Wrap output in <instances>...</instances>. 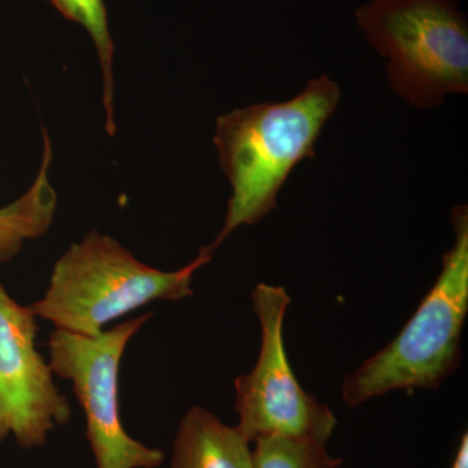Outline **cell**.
I'll use <instances>...</instances> for the list:
<instances>
[{"label":"cell","mask_w":468,"mask_h":468,"mask_svg":"<svg viewBox=\"0 0 468 468\" xmlns=\"http://www.w3.org/2000/svg\"><path fill=\"white\" fill-rule=\"evenodd\" d=\"M340 98L338 85L320 76L291 101L255 104L218 117L214 144L232 196L224 226L208 245L212 250L234 230L257 224L276 207L292 169L315 155L314 147Z\"/></svg>","instance_id":"cell-1"},{"label":"cell","mask_w":468,"mask_h":468,"mask_svg":"<svg viewBox=\"0 0 468 468\" xmlns=\"http://www.w3.org/2000/svg\"><path fill=\"white\" fill-rule=\"evenodd\" d=\"M214 252L206 246L186 266L165 272L138 261L112 237L92 230L57 261L48 291L30 309L57 331L95 337L113 320L150 302L192 295L194 275Z\"/></svg>","instance_id":"cell-2"},{"label":"cell","mask_w":468,"mask_h":468,"mask_svg":"<svg viewBox=\"0 0 468 468\" xmlns=\"http://www.w3.org/2000/svg\"><path fill=\"white\" fill-rule=\"evenodd\" d=\"M455 242L441 272L396 338L345 378L349 408L394 390L432 389L460 366L461 337L468 313V212H452Z\"/></svg>","instance_id":"cell-3"},{"label":"cell","mask_w":468,"mask_h":468,"mask_svg":"<svg viewBox=\"0 0 468 468\" xmlns=\"http://www.w3.org/2000/svg\"><path fill=\"white\" fill-rule=\"evenodd\" d=\"M356 20L410 103L431 109L468 91L467 20L455 0H371Z\"/></svg>","instance_id":"cell-4"},{"label":"cell","mask_w":468,"mask_h":468,"mask_svg":"<svg viewBox=\"0 0 468 468\" xmlns=\"http://www.w3.org/2000/svg\"><path fill=\"white\" fill-rule=\"evenodd\" d=\"M153 314H144L95 337L57 331L48 341L50 366L72 383L85 412L86 439L97 468H158L165 460L126 432L120 415V363L129 341Z\"/></svg>","instance_id":"cell-5"},{"label":"cell","mask_w":468,"mask_h":468,"mask_svg":"<svg viewBox=\"0 0 468 468\" xmlns=\"http://www.w3.org/2000/svg\"><path fill=\"white\" fill-rule=\"evenodd\" d=\"M261 343L254 369L234 381L239 428L250 442L268 436L310 437L328 442L337 426L332 410L303 390L284 344L291 297L282 286L260 284L251 294Z\"/></svg>","instance_id":"cell-6"},{"label":"cell","mask_w":468,"mask_h":468,"mask_svg":"<svg viewBox=\"0 0 468 468\" xmlns=\"http://www.w3.org/2000/svg\"><path fill=\"white\" fill-rule=\"evenodd\" d=\"M36 318L0 282V443L14 436L23 449L42 448L72 417L50 363L37 350Z\"/></svg>","instance_id":"cell-7"},{"label":"cell","mask_w":468,"mask_h":468,"mask_svg":"<svg viewBox=\"0 0 468 468\" xmlns=\"http://www.w3.org/2000/svg\"><path fill=\"white\" fill-rule=\"evenodd\" d=\"M250 443L239 428L193 406L178 427L171 468H254Z\"/></svg>","instance_id":"cell-8"},{"label":"cell","mask_w":468,"mask_h":468,"mask_svg":"<svg viewBox=\"0 0 468 468\" xmlns=\"http://www.w3.org/2000/svg\"><path fill=\"white\" fill-rule=\"evenodd\" d=\"M51 141L43 132L41 168L29 190L11 205L0 208V263L11 261L27 239L43 236L54 223L58 197L48 178Z\"/></svg>","instance_id":"cell-9"},{"label":"cell","mask_w":468,"mask_h":468,"mask_svg":"<svg viewBox=\"0 0 468 468\" xmlns=\"http://www.w3.org/2000/svg\"><path fill=\"white\" fill-rule=\"evenodd\" d=\"M67 20L80 24L90 34L103 75V104L106 131L115 135V101H113V48L109 14L103 0H48Z\"/></svg>","instance_id":"cell-10"},{"label":"cell","mask_w":468,"mask_h":468,"mask_svg":"<svg viewBox=\"0 0 468 468\" xmlns=\"http://www.w3.org/2000/svg\"><path fill=\"white\" fill-rule=\"evenodd\" d=\"M254 468H338L326 442L310 437L268 436L255 441Z\"/></svg>","instance_id":"cell-11"},{"label":"cell","mask_w":468,"mask_h":468,"mask_svg":"<svg viewBox=\"0 0 468 468\" xmlns=\"http://www.w3.org/2000/svg\"><path fill=\"white\" fill-rule=\"evenodd\" d=\"M451 468H468V433L462 435Z\"/></svg>","instance_id":"cell-12"}]
</instances>
